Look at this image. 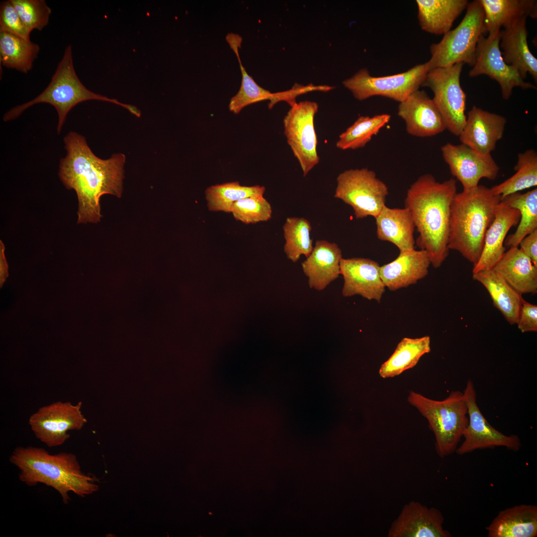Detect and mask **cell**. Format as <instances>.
Segmentation results:
<instances>
[{"instance_id":"cell-35","label":"cell","mask_w":537,"mask_h":537,"mask_svg":"<svg viewBox=\"0 0 537 537\" xmlns=\"http://www.w3.org/2000/svg\"><path fill=\"white\" fill-rule=\"evenodd\" d=\"M386 113L373 116H361L339 136L336 147L343 150L364 147L390 120Z\"/></svg>"},{"instance_id":"cell-33","label":"cell","mask_w":537,"mask_h":537,"mask_svg":"<svg viewBox=\"0 0 537 537\" xmlns=\"http://www.w3.org/2000/svg\"><path fill=\"white\" fill-rule=\"evenodd\" d=\"M227 42L237 57L242 74L240 88L230 99L229 110L234 114H238L245 107L265 100L270 101L268 107L271 108L276 103V92L272 93L258 85L243 67L238 50L241 45L242 39L233 37Z\"/></svg>"},{"instance_id":"cell-5","label":"cell","mask_w":537,"mask_h":537,"mask_svg":"<svg viewBox=\"0 0 537 537\" xmlns=\"http://www.w3.org/2000/svg\"><path fill=\"white\" fill-rule=\"evenodd\" d=\"M98 100L123 104L115 99L109 98L90 90L82 84L74 68L72 48H66L51 80L47 88L32 100L13 107L3 116L7 122L17 118L25 110L39 103H47L54 106L58 114L57 130L59 134L71 109L78 104L89 100Z\"/></svg>"},{"instance_id":"cell-10","label":"cell","mask_w":537,"mask_h":537,"mask_svg":"<svg viewBox=\"0 0 537 537\" xmlns=\"http://www.w3.org/2000/svg\"><path fill=\"white\" fill-rule=\"evenodd\" d=\"M463 64L459 63L429 71L422 85L431 89L433 100L439 111L446 129L459 136L465 124L466 94L460 77Z\"/></svg>"},{"instance_id":"cell-8","label":"cell","mask_w":537,"mask_h":537,"mask_svg":"<svg viewBox=\"0 0 537 537\" xmlns=\"http://www.w3.org/2000/svg\"><path fill=\"white\" fill-rule=\"evenodd\" d=\"M389 193L387 185L367 168L347 170L337 178L334 197L351 206L357 219L375 218Z\"/></svg>"},{"instance_id":"cell-21","label":"cell","mask_w":537,"mask_h":537,"mask_svg":"<svg viewBox=\"0 0 537 537\" xmlns=\"http://www.w3.org/2000/svg\"><path fill=\"white\" fill-rule=\"evenodd\" d=\"M342 258V250L336 243L317 240L311 253L301 263L309 287L322 291L336 280L341 274Z\"/></svg>"},{"instance_id":"cell-30","label":"cell","mask_w":537,"mask_h":537,"mask_svg":"<svg viewBox=\"0 0 537 537\" xmlns=\"http://www.w3.org/2000/svg\"><path fill=\"white\" fill-rule=\"evenodd\" d=\"M431 351L429 336L421 338H404L394 353L381 365L379 374L383 378L393 377L415 366L420 358Z\"/></svg>"},{"instance_id":"cell-19","label":"cell","mask_w":537,"mask_h":537,"mask_svg":"<svg viewBox=\"0 0 537 537\" xmlns=\"http://www.w3.org/2000/svg\"><path fill=\"white\" fill-rule=\"evenodd\" d=\"M506 123L505 117L473 106L468 112L459 140L480 153L491 154L503 137Z\"/></svg>"},{"instance_id":"cell-40","label":"cell","mask_w":537,"mask_h":537,"mask_svg":"<svg viewBox=\"0 0 537 537\" xmlns=\"http://www.w3.org/2000/svg\"><path fill=\"white\" fill-rule=\"evenodd\" d=\"M0 31H4L26 40H30L31 32L26 27L10 0L1 2Z\"/></svg>"},{"instance_id":"cell-22","label":"cell","mask_w":537,"mask_h":537,"mask_svg":"<svg viewBox=\"0 0 537 537\" xmlns=\"http://www.w3.org/2000/svg\"><path fill=\"white\" fill-rule=\"evenodd\" d=\"M431 261L427 251L415 249L400 252L393 261L380 267V275L390 291L416 283L428 274Z\"/></svg>"},{"instance_id":"cell-18","label":"cell","mask_w":537,"mask_h":537,"mask_svg":"<svg viewBox=\"0 0 537 537\" xmlns=\"http://www.w3.org/2000/svg\"><path fill=\"white\" fill-rule=\"evenodd\" d=\"M397 114L404 120L407 132L413 136L431 137L446 129L433 99L424 90H418L400 102Z\"/></svg>"},{"instance_id":"cell-26","label":"cell","mask_w":537,"mask_h":537,"mask_svg":"<svg viewBox=\"0 0 537 537\" xmlns=\"http://www.w3.org/2000/svg\"><path fill=\"white\" fill-rule=\"evenodd\" d=\"M521 294L537 292V267L518 247L509 248L493 268Z\"/></svg>"},{"instance_id":"cell-4","label":"cell","mask_w":537,"mask_h":537,"mask_svg":"<svg viewBox=\"0 0 537 537\" xmlns=\"http://www.w3.org/2000/svg\"><path fill=\"white\" fill-rule=\"evenodd\" d=\"M500 196L483 185L456 193L450 211L448 248L474 265L481 255L487 229Z\"/></svg>"},{"instance_id":"cell-13","label":"cell","mask_w":537,"mask_h":537,"mask_svg":"<svg viewBox=\"0 0 537 537\" xmlns=\"http://www.w3.org/2000/svg\"><path fill=\"white\" fill-rule=\"evenodd\" d=\"M463 394L466 400L468 424L463 434L464 441L455 452L463 455L479 449L503 447L514 451L521 447L519 437L506 435L491 426L482 414L476 402V392L472 381L469 379Z\"/></svg>"},{"instance_id":"cell-38","label":"cell","mask_w":537,"mask_h":537,"mask_svg":"<svg viewBox=\"0 0 537 537\" xmlns=\"http://www.w3.org/2000/svg\"><path fill=\"white\" fill-rule=\"evenodd\" d=\"M230 212L238 221L247 224H254L269 220L272 208L263 195H254L234 202Z\"/></svg>"},{"instance_id":"cell-34","label":"cell","mask_w":537,"mask_h":537,"mask_svg":"<svg viewBox=\"0 0 537 537\" xmlns=\"http://www.w3.org/2000/svg\"><path fill=\"white\" fill-rule=\"evenodd\" d=\"M516 173L501 183L492 187V192L501 199L511 194L537 185V153L533 149L518 155Z\"/></svg>"},{"instance_id":"cell-25","label":"cell","mask_w":537,"mask_h":537,"mask_svg":"<svg viewBox=\"0 0 537 537\" xmlns=\"http://www.w3.org/2000/svg\"><path fill=\"white\" fill-rule=\"evenodd\" d=\"M486 530L488 537H536L537 506L521 504L501 511Z\"/></svg>"},{"instance_id":"cell-27","label":"cell","mask_w":537,"mask_h":537,"mask_svg":"<svg viewBox=\"0 0 537 537\" xmlns=\"http://www.w3.org/2000/svg\"><path fill=\"white\" fill-rule=\"evenodd\" d=\"M421 28L431 34L444 35L466 8L467 0H416Z\"/></svg>"},{"instance_id":"cell-3","label":"cell","mask_w":537,"mask_h":537,"mask_svg":"<svg viewBox=\"0 0 537 537\" xmlns=\"http://www.w3.org/2000/svg\"><path fill=\"white\" fill-rule=\"evenodd\" d=\"M19 470V480L28 486L44 484L57 491L65 504L73 492L84 497L98 489L93 477L85 474L76 455L62 452L52 454L44 448L19 447L9 457Z\"/></svg>"},{"instance_id":"cell-31","label":"cell","mask_w":537,"mask_h":537,"mask_svg":"<svg viewBox=\"0 0 537 537\" xmlns=\"http://www.w3.org/2000/svg\"><path fill=\"white\" fill-rule=\"evenodd\" d=\"M39 51V45L30 40L0 31V62L2 66L27 74L31 70Z\"/></svg>"},{"instance_id":"cell-41","label":"cell","mask_w":537,"mask_h":537,"mask_svg":"<svg viewBox=\"0 0 537 537\" xmlns=\"http://www.w3.org/2000/svg\"><path fill=\"white\" fill-rule=\"evenodd\" d=\"M516 324L522 333L537 332V305L523 299Z\"/></svg>"},{"instance_id":"cell-39","label":"cell","mask_w":537,"mask_h":537,"mask_svg":"<svg viewBox=\"0 0 537 537\" xmlns=\"http://www.w3.org/2000/svg\"><path fill=\"white\" fill-rule=\"evenodd\" d=\"M22 21L31 32L42 30L49 23L52 10L44 0H10Z\"/></svg>"},{"instance_id":"cell-43","label":"cell","mask_w":537,"mask_h":537,"mask_svg":"<svg viewBox=\"0 0 537 537\" xmlns=\"http://www.w3.org/2000/svg\"><path fill=\"white\" fill-rule=\"evenodd\" d=\"M5 246L0 241V281L2 282L7 275V265L4 256Z\"/></svg>"},{"instance_id":"cell-2","label":"cell","mask_w":537,"mask_h":537,"mask_svg":"<svg viewBox=\"0 0 537 537\" xmlns=\"http://www.w3.org/2000/svg\"><path fill=\"white\" fill-rule=\"evenodd\" d=\"M456 193L454 179L439 182L429 174L418 178L406 193L405 207L411 212L419 233L415 243L427 251L435 268L441 267L449 254L450 205Z\"/></svg>"},{"instance_id":"cell-42","label":"cell","mask_w":537,"mask_h":537,"mask_svg":"<svg viewBox=\"0 0 537 537\" xmlns=\"http://www.w3.org/2000/svg\"><path fill=\"white\" fill-rule=\"evenodd\" d=\"M518 247L537 267V229L523 238Z\"/></svg>"},{"instance_id":"cell-29","label":"cell","mask_w":537,"mask_h":537,"mask_svg":"<svg viewBox=\"0 0 537 537\" xmlns=\"http://www.w3.org/2000/svg\"><path fill=\"white\" fill-rule=\"evenodd\" d=\"M474 280L482 284L488 291L494 306L510 325L516 324L524 298L494 269L472 274Z\"/></svg>"},{"instance_id":"cell-15","label":"cell","mask_w":537,"mask_h":537,"mask_svg":"<svg viewBox=\"0 0 537 537\" xmlns=\"http://www.w3.org/2000/svg\"><path fill=\"white\" fill-rule=\"evenodd\" d=\"M443 159L451 174L461 183L463 189L477 186L482 179L494 180L499 167L491 154L480 153L463 144L448 143L441 147Z\"/></svg>"},{"instance_id":"cell-9","label":"cell","mask_w":537,"mask_h":537,"mask_svg":"<svg viewBox=\"0 0 537 537\" xmlns=\"http://www.w3.org/2000/svg\"><path fill=\"white\" fill-rule=\"evenodd\" d=\"M429 71L428 62L404 72L382 77L372 76L366 69H362L343 84L358 100L381 96L400 103L419 90Z\"/></svg>"},{"instance_id":"cell-6","label":"cell","mask_w":537,"mask_h":537,"mask_svg":"<svg viewBox=\"0 0 537 537\" xmlns=\"http://www.w3.org/2000/svg\"><path fill=\"white\" fill-rule=\"evenodd\" d=\"M407 400L428 420L439 456L445 457L455 452L468 424L463 392L453 391L443 400L438 401L411 391Z\"/></svg>"},{"instance_id":"cell-23","label":"cell","mask_w":537,"mask_h":537,"mask_svg":"<svg viewBox=\"0 0 537 537\" xmlns=\"http://www.w3.org/2000/svg\"><path fill=\"white\" fill-rule=\"evenodd\" d=\"M527 18L501 30L499 46L505 62L516 68L524 80L529 74L537 83V59L529 47Z\"/></svg>"},{"instance_id":"cell-16","label":"cell","mask_w":537,"mask_h":537,"mask_svg":"<svg viewBox=\"0 0 537 537\" xmlns=\"http://www.w3.org/2000/svg\"><path fill=\"white\" fill-rule=\"evenodd\" d=\"M444 517L435 507L412 501L404 505L392 523L388 537H450L444 529Z\"/></svg>"},{"instance_id":"cell-37","label":"cell","mask_w":537,"mask_h":537,"mask_svg":"<svg viewBox=\"0 0 537 537\" xmlns=\"http://www.w3.org/2000/svg\"><path fill=\"white\" fill-rule=\"evenodd\" d=\"M282 229L285 239L283 249L287 258L296 263L301 255L308 257L314 248L310 237V222L303 217H287Z\"/></svg>"},{"instance_id":"cell-17","label":"cell","mask_w":537,"mask_h":537,"mask_svg":"<svg viewBox=\"0 0 537 537\" xmlns=\"http://www.w3.org/2000/svg\"><path fill=\"white\" fill-rule=\"evenodd\" d=\"M380 267L378 263L368 258H342L340 274L344 280L343 296L359 295L379 302L385 290L380 275Z\"/></svg>"},{"instance_id":"cell-1","label":"cell","mask_w":537,"mask_h":537,"mask_svg":"<svg viewBox=\"0 0 537 537\" xmlns=\"http://www.w3.org/2000/svg\"><path fill=\"white\" fill-rule=\"evenodd\" d=\"M64 140L67 154L60 160L58 176L65 187L77 194V223H97L102 217L100 197L104 194L121 196L126 157L117 153L101 159L91 151L86 138L75 132H69Z\"/></svg>"},{"instance_id":"cell-12","label":"cell","mask_w":537,"mask_h":537,"mask_svg":"<svg viewBox=\"0 0 537 537\" xmlns=\"http://www.w3.org/2000/svg\"><path fill=\"white\" fill-rule=\"evenodd\" d=\"M82 402L58 401L42 407L31 415L29 424L36 437L47 446H61L70 438L68 432L81 430L87 422Z\"/></svg>"},{"instance_id":"cell-32","label":"cell","mask_w":537,"mask_h":537,"mask_svg":"<svg viewBox=\"0 0 537 537\" xmlns=\"http://www.w3.org/2000/svg\"><path fill=\"white\" fill-rule=\"evenodd\" d=\"M501 201L520 212V222L516 230L504 242L505 246L509 248L518 247L523 238L537 229V188L524 193L511 194Z\"/></svg>"},{"instance_id":"cell-20","label":"cell","mask_w":537,"mask_h":537,"mask_svg":"<svg viewBox=\"0 0 537 537\" xmlns=\"http://www.w3.org/2000/svg\"><path fill=\"white\" fill-rule=\"evenodd\" d=\"M520 217V212L517 209L500 201L486 233L481 255L473 265L472 274L494 268L506 252L503 244L508 232L518 224Z\"/></svg>"},{"instance_id":"cell-28","label":"cell","mask_w":537,"mask_h":537,"mask_svg":"<svg viewBox=\"0 0 537 537\" xmlns=\"http://www.w3.org/2000/svg\"><path fill=\"white\" fill-rule=\"evenodd\" d=\"M484 11L488 34H493L518 20L537 17V2L535 0H479Z\"/></svg>"},{"instance_id":"cell-24","label":"cell","mask_w":537,"mask_h":537,"mask_svg":"<svg viewBox=\"0 0 537 537\" xmlns=\"http://www.w3.org/2000/svg\"><path fill=\"white\" fill-rule=\"evenodd\" d=\"M378 239L395 245L400 252L415 249V225L409 210L385 205L375 218Z\"/></svg>"},{"instance_id":"cell-36","label":"cell","mask_w":537,"mask_h":537,"mask_svg":"<svg viewBox=\"0 0 537 537\" xmlns=\"http://www.w3.org/2000/svg\"><path fill=\"white\" fill-rule=\"evenodd\" d=\"M265 189L259 185L244 186L238 181L228 182L207 187L205 198L210 211L230 212L236 201L249 196L264 195Z\"/></svg>"},{"instance_id":"cell-14","label":"cell","mask_w":537,"mask_h":537,"mask_svg":"<svg viewBox=\"0 0 537 537\" xmlns=\"http://www.w3.org/2000/svg\"><path fill=\"white\" fill-rule=\"evenodd\" d=\"M500 31L488 34L487 37L484 35L480 37L476 48L475 63L469 76L474 78L485 75L495 80L501 88L503 98L508 100L515 87L524 90L537 88L525 81L516 68L505 62L499 46Z\"/></svg>"},{"instance_id":"cell-11","label":"cell","mask_w":537,"mask_h":537,"mask_svg":"<svg viewBox=\"0 0 537 537\" xmlns=\"http://www.w3.org/2000/svg\"><path fill=\"white\" fill-rule=\"evenodd\" d=\"M318 105L313 101H301L291 106L284 117V134L287 142L306 177L319 162L314 117Z\"/></svg>"},{"instance_id":"cell-7","label":"cell","mask_w":537,"mask_h":537,"mask_svg":"<svg viewBox=\"0 0 537 537\" xmlns=\"http://www.w3.org/2000/svg\"><path fill=\"white\" fill-rule=\"evenodd\" d=\"M486 31L484 13L479 0L469 2L465 14L456 28L445 33L442 40L430 46L427 61L429 71L462 63L473 67L480 37Z\"/></svg>"}]
</instances>
